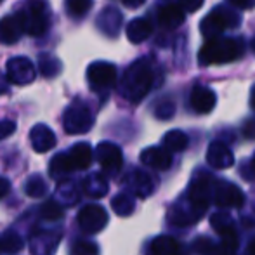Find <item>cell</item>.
I'll return each instance as SVG.
<instances>
[{
    "instance_id": "1",
    "label": "cell",
    "mask_w": 255,
    "mask_h": 255,
    "mask_svg": "<svg viewBox=\"0 0 255 255\" xmlns=\"http://www.w3.org/2000/svg\"><path fill=\"white\" fill-rule=\"evenodd\" d=\"M154 82V71L151 66V61L148 57L132 63L130 66L125 70L124 77L120 82V91L125 99L130 103H139L146 98L153 87Z\"/></svg>"
},
{
    "instance_id": "2",
    "label": "cell",
    "mask_w": 255,
    "mask_h": 255,
    "mask_svg": "<svg viewBox=\"0 0 255 255\" xmlns=\"http://www.w3.org/2000/svg\"><path fill=\"white\" fill-rule=\"evenodd\" d=\"M245 52V44L242 38H212L200 49L198 63L202 66L224 64L238 61Z\"/></svg>"
},
{
    "instance_id": "3",
    "label": "cell",
    "mask_w": 255,
    "mask_h": 255,
    "mask_svg": "<svg viewBox=\"0 0 255 255\" xmlns=\"http://www.w3.org/2000/svg\"><path fill=\"white\" fill-rule=\"evenodd\" d=\"M242 23V17L236 10L229 9L226 5H217L207 14L200 23V31L207 40L217 38L222 31L229 28H238Z\"/></svg>"
},
{
    "instance_id": "4",
    "label": "cell",
    "mask_w": 255,
    "mask_h": 255,
    "mask_svg": "<svg viewBox=\"0 0 255 255\" xmlns=\"http://www.w3.org/2000/svg\"><path fill=\"white\" fill-rule=\"evenodd\" d=\"M214 179L208 172H196L189 186V208L196 217H202L212 200Z\"/></svg>"
},
{
    "instance_id": "5",
    "label": "cell",
    "mask_w": 255,
    "mask_h": 255,
    "mask_svg": "<svg viewBox=\"0 0 255 255\" xmlns=\"http://www.w3.org/2000/svg\"><path fill=\"white\" fill-rule=\"evenodd\" d=\"M19 14L23 19L24 33L38 37L49 30V7L42 0H31L26 9L21 10Z\"/></svg>"
},
{
    "instance_id": "6",
    "label": "cell",
    "mask_w": 255,
    "mask_h": 255,
    "mask_svg": "<svg viewBox=\"0 0 255 255\" xmlns=\"http://www.w3.org/2000/svg\"><path fill=\"white\" fill-rule=\"evenodd\" d=\"M94 125V115L85 104L73 103L63 113V127L68 134L78 135L89 132Z\"/></svg>"
},
{
    "instance_id": "7",
    "label": "cell",
    "mask_w": 255,
    "mask_h": 255,
    "mask_svg": "<svg viewBox=\"0 0 255 255\" xmlns=\"http://www.w3.org/2000/svg\"><path fill=\"white\" fill-rule=\"evenodd\" d=\"M89 85L94 92H106L117 85V68L111 63H92L87 70Z\"/></svg>"
},
{
    "instance_id": "8",
    "label": "cell",
    "mask_w": 255,
    "mask_h": 255,
    "mask_svg": "<svg viewBox=\"0 0 255 255\" xmlns=\"http://www.w3.org/2000/svg\"><path fill=\"white\" fill-rule=\"evenodd\" d=\"M78 226L84 233L87 235H96V233L103 231L104 226L108 224V212L104 210L101 205H85L80 212H78Z\"/></svg>"
},
{
    "instance_id": "9",
    "label": "cell",
    "mask_w": 255,
    "mask_h": 255,
    "mask_svg": "<svg viewBox=\"0 0 255 255\" xmlns=\"http://www.w3.org/2000/svg\"><path fill=\"white\" fill-rule=\"evenodd\" d=\"M35 75H37V70H35L33 63H31L28 57L17 56V57H12V59L7 61L5 78L10 82V84L28 85L35 80Z\"/></svg>"
},
{
    "instance_id": "10",
    "label": "cell",
    "mask_w": 255,
    "mask_h": 255,
    "mask_svg": "<svg viewBox=\"0 0 255 255\" xmlns=\"http://www.w3.org/2000/svg\"><path fill=\"white\" fill-rule=\"evenodd\" d=\"M214 200L219 207L222 208H242L245 203V195L236 184L228 181H217L214 182Z\"/></svg>"
},
{
    "instance_id": "11",
    "label": "cell",
    "mask_w": 255,
    "mask_h": 255,
    "mask_svg": "<svg viewBox=\"0 0 255 255\" xmlns=\"http://www.w3.org/2000/svg\"><path fill=\"white\" fill-rule=\"evenodd\" d=\"M96 158H98L103 170L110 175H117L122 165H124L122 149L113 142H99L98 148H96Z\"/></svg>"
},
{
    "instance_id": "12",
    "label": "cell",
    "mask_w": 255,
    "mask_h": 255,
    "mask_svg": "<svg viewBox=\"0 0 255 255\" xmlns=\"http://www.w3.org/2000/svg\"><path fill=\"white\" fill-rule=\"evenodd\" d=\"M23 33H24V28L19 12L10 14V16H5L0 19V44H5V45L16 44Z\"/></svg>"
},
{
    "instance_id": "13",
    "label": "cell",
    "mask_w": 255,
    "mask_h": 255,
    "mask_svg": "<svg viewBox=\"0 0 255 255\" xmlns=\"http://www.w3.org/2000/svg\"><path fill=\"white\" fill-rule=\"evenodd\" d=\"M61 235L52 231H38L31 236L30 249L33 255H54L57 245H59Z\"/></svg>"
},
{
    "instance_id": "14",
    "label": "cell",
    "mask_w": 255,
    "mask_h": 255,
    "mask_svg": "<svg viewBox=\"0 0 255 255\" xmlns=\"http://www.w3.org/2000/svg\"><path fill=\"white\" fill-rule=\"evenodd\" d=\"M207 163L212 168H229L235 163V156L224 142L214 141L207 149Z\"/></svg>"
},
{
    "instance_id": "15",
    "label": "cell",
    "mask_w": 255,
    "mask_h": 255,
    "mask_svg": "<svg viewBox=\"0 0 255 255\" xmlns=\"http://www.w3.org/2000/svg\"><path fill=\"white\" fill-rule=\"evenodd\" d=\"M189 103H191V108L200 115L210 113L215 108V103H217V96L212 91L210 87H203V85H196L191 91V96H189Z\"/></svg>"
},
{
    "instance_id": "16",
    "label": "cell",
    "mask_w": 255,
    "mask_h": 255,
    "mask_svg": "<svg viewBox=\"0 0 255 255\" xmlns=\"http://www.w3.org/2000/svg\"><path fill=\"white\" fill-rule=\"evenodd\" d=\"M141 161L149 168L154 170H168L172 165V156L167 149L158 148V146H151L141 151Z\"/></svg>"
},
{
    "instance_id": "17",
    "label": "cell",
    "mask_w": 255,
    "mask_h": 255,
    "mask_svg": "<svg viewBox=\"0 0 255 255\" xmlns=\"http://www.w3.org/2000/svg\"><path fill=\"white\" fill-rule=\"evenodd\" d=\"M30 141L37 153H47L56 146V135L47 125L37 124L30 132Z\"/></svg>"
},
{
    "instance_id": "18",
    "label": "cell",
    "mask_w": 255,
    "mask_h": 255,
    "mask_svg": "<svg viewBox=\"0 0 255 255\" xmlns=\"http://www.w3.org/2000/svg\"><path fill=\"white\" fill-rule=\"evenodd\" d=\"M186 19V14L182 12V9L179 7L177 2H167L160 7L158 10V23L167 30H175L177 26H181Z\"/></svg>"
},
{
    "instance_id": "19",
    "label": "cell",
    "mask_w": 255,
    "mask_h": 255,
    "mask_svg": "<svg viewBox=\"0 0 255 255\" xmlns=\"http://www.w3.org/2000/svg\"><path fill=\"white\" fill-rule=\"evenodd\" d=\"M122 21H124V17H122L120 10L115 7H106L98 16V26L108 37H117L120 33Z\"/></svg>"
},
{
    "instance_id": "20",
    "label": "cell",
    "mask_w": 255,
    "mask_h": 255,
    "mask_svg": "<svg viewBox=\"0 0 255 255\" xmlns=\"http://www.w3.org/2000/svg\"><path fill=\"white\" fill-rule=\"evenodd\" d=\"M125 182H127V188L139 198H146L153 193V179L142 170L130 172Z\"/></svg>"
},
{
    "instance_id": "21",
    "label": "cell",
    "mask_w": 255,
    "mask_h": 255,
    "mask_svg": "<svg viewBox=\"0 0 255 255\" xmlns=\"http://www.w3.org/2000/svg\"><path fill=\"white\" fill-rule=\"evenodd\" d=\"M66 154L73 170H85V168H89L92 163V156H94L89 142H77L70 151H66Z\"/></svg>"
},
{
    "instance_id": "22",
    "label": "cell",
    "mask_w": 255,
    "mask_h": 255,
    "mask_svg": "<svg viewBox=\"0 0 255 255\" xmlns=\"http://www.w3.org/2000/svg\"><path fill=\"white\" fill-rule=\"evenodd\" d=\"M127 38L132 44H141L153 33V24L148 17H137L127 24Z\"/></svg>"
},
{
    "instance_id": "23",
    "label": "cell",
    "mask_w": 255,
    "mask_h": 255,
    "mask_svg": "<svg viewBox=\"0 0 255 255\" xmlns=\"http://www.w3.org/2000/svg\"><path fill=\"white\" fill-rule=\"evenodd\" d=\"M82 191L91 198H103L110 191V186L103 174H91L82 182Z\"/></svg>"
},
{
    "instance_id": "24",
    "label": "cell",
    "mask_w": 255,
    "mask_h": 255,
    "mask_svg": "<svg viewBox=\"0 0 255 255\" xmlns=\"http://www.w3.org/2000/svg\"><path fill=\"white\" fill-rule=\"evenodd\" d=\"M71 172H75V170H73V167H71L70 160H68L66 153L56 154L51 160V163H49V175H51L52 179H56V181H64Z\"/></svg>"
},
{
    "instance_id": "25",
    "label": "cell",
    "mask_w": 255,
    "mask_h": 255,
    "mask_svg": "<svg viewBox=\"0 0 255 255\" xmlns=\"http://www.w3.org/2000/svg\"><path fill=\"white\" fill-rule=\"evenodd\" d=\"M210 226L214 228V231H217L222 238L226 236H233L236 235V228H235V221L229 214L226 212H217L210 217Z\"/></svg>"
},
{
    "instance_id": "26",
    "label": "cell",
    "mask_w": 255,
    "mask_h": 255,
    "mask_svg": "<svg viewBox=\"0 0 255 255\" xmlns=\"http://www.w3.org/2000/svg\"><path fill=\"white\" fill-rule=\"evenodd\" d=\"M179 243L170 236H158L149 245V255H179Z\"/></svg>"
},
{
    "instance_id": "27",
    "label": "cell",
    "mask_w": 255,
    "mask_h": 255,
    "mask_svg": "<svg viewBox=\"0 0 255 255\" xmlns=\"http://www.w3.org/2000/svg\"><path fill=\"white\" fill-rule=\"evenodd\" d=\"M188 135L182 130H168L163 135V149L168 153H181L188 148Z\"/></svg>"
},
{
    "instance_id": "28",
    "label": "cell",
    "mask_w": 255,
    "mask_h": 255,
    "mask_svg": "<svg viewBox=\"0 0 255 255\" xmlns=\"http://www.w3.org/2000/svg\"><path fill=\"white\" fill-rule=\"evenodd\" d=\"M38 70L45 78H52L61 73V61L54 57L52 54L44 52L38 57Z\"/></svg>"
},
{
    "instance_id": "29",
    "label": "cell",
    "mask_w": 255,
    "mask_h": 255,
    "mask_svg": "<svg viewBox=\"0 0 255 255\" xmlns=\"http://www.w3.org/2000/svg\"><path fill=\"white\" fill-rule=\"evenodd\" d=\"M111 208L115 210V214L120 215V217H127L134 212L135 208V200L132 198L127 193H120L111 200Z\"/></svg>"
},
{
    "instance_id": "30",
    "label": "cell",
    "mask_w": 255,
    "mask_h": 255,
    "mask_svg": "<svg viewBox=\"0 0 255 255\" xmlns=\"http://www.w3.org/2000/svg\"><path fill=\"white\" fill-rule=\"evenodd\" d=\"M56 202L63 207V205H73L78 200V193L71 182L68 181H61V184L56 189Z\"/></svg>"
},
{
    "instance_id": "31",
    "label": "cell",
    "mask_w": 255,
    "mask_h": 255,
    "mask_svg": "<svg viewBox=\"0 0 255 255\" xmlns=\"http://www.w3.org/2000/svg\"><path fill=\"white\" fill-rule=\"evenodd\" d=\"M23 247H24L23 238H21L16 231L9 229V231H5L2 235V240H0V250H3V252H7V254H16V252H19Z\"/></svg>"
},
{
    "instance_id": "32",
    "label": "cell",
    "mask_w": 255,
    "mask_h": 255,
    "mask_svg": "<svg viewBox=\"0 0 255 255\" xmlns=\"http://www.w3.org/2000/svg\"><path fill=\"white\" fill-rule=\"evenodd\" d=\"M24 193H26L30 198H42L47 193V184H45L44 177L38 174L30 175V179L24 184Z\"/></svg>"
},
{
    "instance_id": "33",
    "label": "cell",
    "mask_w": 255,
    "mask_h": 255,
    "mask_svg": "<svg viewBox=\"0 0 255 255\" xmlns=\"http://www.w3.org/2000/svg\"><path fill=\"white\" fill-rule=\"evenodd\" d=\"M94 5V0H64L68 14L73 17H84Z\"/></svg>"
},
{
    "instance_id": "34",
    "label": "cell",
    "mask_w": 255,
    "mask_h": 255,
    "mask_svg": "<svg viewBox=\"0 0 255 255\" xmlns=\"http://www.w3.org/2000/svg\"><path fill=\"white\" fill-rule=\"evenodd\" d=\"M63 207L56 202V200H49V202L44 203V207L40 208V215L44 221L49 222H56L59 219H63Z\"/></svg>"
},
{
    "instance_id": "35",
    "label": "cell",
    "mask_w": 255,
    "mask_h": 255,
    "mask_svg": "<svg viewBox=\"0 0 255 255\" xmlns=\"http://www.w3.org/2000/svg\"><path fill=\"white\" fill-rule=\"evenodd\" d=\"M175 115V103L172 99H161L154 104V117L160 120H170Z\"/></svg>"
},
{
    "instance_id": "36",
    "label": "cell",
    "mask_w": 255,
    "mask_h": 255,
    "mask_svg": "<svg viewBox=\"0 0 255 255\" xmlns=\"http://www.w3.org/2000/svg\"><path fill=\"white\" fill-rule=\"evenodd\" d=\"M71 255H99V249L89 240H77L71 247Z\"/></svg>"
},
{
    "instance_id": "37",
    "label": "cell",
    "mask_w": 255,
    "mask_h": 255,
    "mask_svg": "<svg viewBox=\"0 0 255 255\" xmlns=\"http://www.w3.org/2000/svg\"><path fill=\"white\" fill-rule=\"evenodd\" d=\"M193 250L198 255H212V252L215 250V245L208 238L200 236V238H196L195 243H193Z\"/></svg>"
},
{
    "instance_id": "38",
    "label": "cell",
    "mask_w": 255,
    "mask_h": 255,
    "mask_svg": "<svg viewBox=\"0 0 255 255\" xmlns=\"http://www.w3.org/2000/svg\"><path fill=\"white\" fill-rule=\"evenodd\" d=\"M179 7L182 9V12H196L200 7L205 3V0H179Z\"/></svg>"
},
{
    "instance_id": "39",
    "label": "cell",
    "mask_w": 255,
    "mask_h": 255,
    "mask_svg": "<svg viewBox=\"0 0 255 255\" xmlns=\"http://www.w3.org/2000/svg\"><path fill=\"white\" fill-rule=\"evenodd\" d=\"M14 130H16V124L12 120H2L0 122V141L9 137Z\"/></svg>"
},
{
    "instance_id": "40",
    "label": "cell",
    "mask_w": 255,
    "mask_h": 255,
    "mask_svg": "<svg viewBox=\"0 0 255 255\" xmlns=\"http://www.w3.org/2000/svg\"><path fill=\"white\" fill-rule=\"evenodd\" d=\"M229 2L238 9H252V7H255V0H229Z\"/></svg>"
},
{
    "instance_id": "41",
    "label": "cell",
    "mask_w": 255,
    "mask_h": 255,
    "mask_svg": "<svg viewBox=\"0 0 255 255\" xmlns=\"http://www.w3.org/2000/svg\"><path fill=\"white\" fill-rule=\"evenodd\" d=\"M9 191H10V182H9V179L0 177V200L5 198V196L9 195Z\"/></svg>"
},
{
    "instance_id": "42",
    "label": "cell",
    "mask_w": 255,
    "mask_h": 255,
    "mask_svg": "<svg viewBox=\"0 0 255 255\" xmlns=\"http://www.w3.org/2000/svg\"><path fill=\"white\" fill-rule=\"evenodd\" d=\"M243 132H245L247 137L255 139V118H254V120L247 122V125H245V128H243Z\"/></svg>"
},
{
    "instance_id": "43",
    "label": "cell",
    "mask_w": 255,
    "mask_h": 255,
    "mask_svg": "<svg viewBox=\"0 0 255 255\" xmlns=\"http://www.w3.org/2000/svg\"><path fill=\"white\" fill-rule=\"evenodd\" d=\"M144 2H146V0H122V3H124L125 7H132V9H135V7H141Z\"/></svg>"
},
{
    "instance_id": "44",
    "label": "cell",
    "mask_w": 255,
    "mask_h": 255,
    "mask_svg": "<svg viewBox=\"0 0 255 255\" xmlns=\"http://www.w3.org/2000/svg\"><path fill=\"white\" fill-rule=\"evenodd\" d=\"M247 254H249V255H255V238L249 243V247H247Z\"/></svg>"
},
{
    "instance_id": "45",
    "label": "cell",
    "mask_w": 255,
    "mask_h": 255,
    "mask_svg": "<svg viewBox=\"0 0 255 255\" xmlns=\"http://www.w3.org/2000/svg\"><path fill=\"white\" fill-rule=\"evenodd\" d=\"M250 106L255 110V87L252 89V94H250Z\"/></svg>"
},
{
    "instance_id": "46",
    "label": "cell",
    "mask_w": 255,
    "mask_h": 255,
    "mask_svg": "<svg viewBox=\"0 0 255 255\" xmlns=\"http://www.w3.org/2000/svg\"><path fill=\"white\" fill-rule=\"evenodd\" d=\"M250 165H252V170L255 172V154H254V158H252V163H250Z\"/></svg>"
},
{
    "instance_id": "47",
    "label": "cell",
    "mask_w": 255,
    "mask_h": 255,
    "mask_svg": "<svg viewBox=\"0 0 255 255\" xmlns=\"http://www.w3.org/2000/svg\"><path fill=\"white\" fill-rule=\"evenodd\" d=\"M252 47H254V51H255V40L252 42Z\"/></svg>"
},
{
    "instance_id": "48",
    "label": "cell",
    "mask_w": 255,
    "mask_h": 255,
    "mask_svg": "<svg viewBox=\"0 0 255 255\" xmlns=\"http://www.w3.org/2000/svg\"><path fill=\"white\" fill-rule=\"evenodd\" d=\"M179 255H184V254H181V252H179Z\"/></svg>"
},
{
    "instance_id": "49",
    "label": "cell",
    "mask_w": 255,
    "mask_h": 255,
    "mask_svg": "<svg viewBox=\"0 0 255 255\" xmlns=\"http://www.w3.org/2000/svg\"><path fill=\"white\" fill-rule=\"evenodd\" d=\"M0 2H2V0H0Z\"/></svg>"
}]
</instances>
